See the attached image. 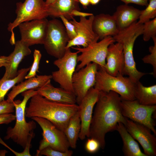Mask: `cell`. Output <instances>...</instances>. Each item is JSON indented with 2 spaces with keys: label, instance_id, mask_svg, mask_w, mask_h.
Wrapping results in <instances>:
<instances>
[{
  "label": "cell",
  "instance_id": "cell-1",
  "mask_svg": "<svg viewBox=\"0 0 156 156\" xmlns=\"http://www.w3.org/2000/svg\"><path fill=\"white\" fill-rule=\"evenodd\" d=\"M121 99L119 95L113 91H99L91 122L89 137L97 140L100 148L105 146L106 134L116 130L118 124L125 125L126 118L121 112Z\"/></svg>",
  "mask_w": 156,
  "mask_h": 156
},
{
  "label": "cell",
  "instance_id": "cell-2",
  "mask_svg": "<svg viewBox=\"0 0 156 156\" xmlns=\"http://www.w3.org/2000/svg\"><path fill=\"white\" fill-rule=\"evenodd\" d=\"M79 110L78 105L57 102L48 100L38 94L31 98L26 107L25 115L46 119L64 132L71 117Z\"/></svg>",
  "mask_w": 156,
  "mask_h": 156
},
{
  "label": "cell",
  "instance_id": "cell-3",
  "mask_svg": "<svg viewBox=\"0 0 156 156\" xmlns=\"http://www.w3.org/2000/svg\"><path fill=\"white\" fill-rule=\"evenodd\" d=\"M23 98L14 101L15 109L16 123L12 128L9 127L7 129L5 140L12 139L17 144L25 148L30 138L34 137V130L36 127L34 120L27 122L25 118V110L27 103L29 99L37 94V90H30L21 93Z\"/></svg>",
  "mask_w": 156,
  "mask_h": 156
},
{
  "label": "cell",
  "instance_id": "cell-4",
  "mask_svg": "<svg viewBox=\"0 0 156 156\" xmlns=\"http://www.w3.org/2000/svg\"><path fill=\"white\" fill-rule=\"evenodd\" d=\"M143 24L135 22L128 27L119 31L113 37L115 41L122 45L124 55L125 66L124 75H127L135 83L147 73L137 70L133 55L135 42L137 38L142 35Z\"/></svg>",
  "mask_w": 156,
  "mask_h": 156
},
{
  "label": "cell",
  "instance_id": "cell-5",
  "mask_svg": "<svg viewBox=\"0 0 156 156\" xmlns=\"http://www.w3.org/2000/svg\"><path fill=\"white\" fill-rule=\"evenodd\" d=\"M136 83L129 77L123 75L112 76L103 68H99L96 75L94 87L99 91H113L118 94L122 100H135Z\"/></svg>",
  "mask_w": 156,
  "mask_h": 156
},
{
  "label": "cell",
  "instance_id": "cell-6",
  "mask_svg": "<svg viewBox=\"0 0 156 156\" xmlns=\"http://www.w3.org/2000/svg\"><path fill=\"white\" fill-rule=\"evenodd\" d=\"M16 18L8 25V30L11 33L10 42L14 45L16 41L13 32L14 28L26 21L46 18L48 16L44 0H25L16 3Z\"/></svg>",
  "mask_w": 156,
  "mask_h": 156
},
{
  "label": "cell",
  "instance_id": "cell-7",
  "mask_svg": "<svg viewBox=\"0 0 156 156\" xmlns=\"http://www.w3.org/2000/svg\"><path fill=\"white\" fill-rule=\"evenodd\" d=\"M115 42L113 37L109 36L85 47H72L73 49L81 53L77 56V62L79 63L77 66L75 71L92 62L97 64L99 68H104L108 47Z\"/></svg>",
  "mask_w": 156,
  "mask_h": 156
},
{
  "label": "cell",
  "instance_id": "cell-8",
  "mask_svg": "<svg viewBox=\"0 0 156 156\" xmlns=\"http://www.w3.org/2000/svg\"><path fill=\"white\" fill-rule=\"evenodd\" d=\"M70 39L62 21L54 18L49 21L48 29L44 44L48 54L57 59L62 57Z\"/></svg>",
  "mask_w": 156,
  "mask_h": 156
},
{
  "label": "cell",
  "instance_id": "cell-9",
  "mask_svg": "<svg viewBox=\"0 0 156 156\" xmlns=\"http://www.w3.org/2000/svg\"><path fill=\"white\" fill-rule=\"evenodd\" d=\"M79 53L77 51H71L70 48L66 49L64 55L54 62V64L58 69L53 72L51 75L52 79L61 88L74 94L72 78L75 71Z\"/></svg>",
  "mask_w": 156,
  "mask_h": 156
},
{
  "label": "cell",
  "instance_id": "cell-10",
  "mask_svg": "<svg viewBox=\"0 0 156 156\" xmlns=\"http://www.w3.org/2000/svg\"><path fill=\"white\" fill-rule=\"evenodd\" d=\"M156 105H146L140 104L136 100H121V112L125 117L146 127L156 135L153 115Z\"/></svg>",
  "mask_w": 156,
  "mask_h": 156
},
{
  "label": "cell",
  "instance_id": "cell-11",
  "mask_svg": "<svg viewBox=\"0 0 156 156\" xmlns=\"http://www.w3.org/2000/svg\"><path fill=\"white\" fill-rule=\"evenodd\" d=\"M31 118L39 125L42 131V138L40 142L38 151L47 147L62 152L69 150L70 145L63 131L46 119L38 117Z\"/></svg>",
  "mask_w": 156,
  "mask_h": 156
},
{
  "label": "cell",
  "instance_id": "cell-12",
  "mask_svg": "<svg viewBox=\"0 0 156 156\" xmlns=\"http://www.w3.org/2000/svg\"><path fill=\"white\" fill-rule=\"evenodd\" d=\"M98 65L91 63L78 71H75L72 78V84L76 103H80L88 91L94 87Z\"/></svg>",
  "mask_w": 156,
  "mask_h": 156
},
{
  "label": "cell",
  "instance_id": "cell-13",
  "mask_svg": "<svg viewBox=\"0 0 156 156\" xmlns=\"http://www.w3.org/2000/svg\"><path fill=\"white\" fill-rule=\"evenodd\" d=\"M49 21L46 18L25 22L18 26L21 40L30 46L43 44L48 29Z\"/></svg>",
  "mask_w": 156,
  "mask_h": 156
},
{
  "label": "cell",
  "instance_id": "cell-14",
  "mask_svg": "<svg viewBox=\"0 0 156 156\" xmlns=\"http://www.w3.org/2000/svg\"><path fill=\"white\" fill-rule=\"evenodd\" d=\"M94 16L93 14L89 16L88 18L86 17H80L79 21L73 18L70 21L75 27L77 36L68 42L66 49L76 46L85 47L98 41L99 37L94 32L92 28Z\"/></svg>",
  "mask_w": 156,
  "mask_h": 156
},
{
  "label": "cell",
  "instance_id": "cell-15",
  "mask_svg": "<svg viewBox=\"0 0 156 156\" xmlns=\"http://www.w3.org/2000/svg\"><path fill=\"white\" fill-rule=\"evenodd\" d=\"M99 91L93 87L87 92L78 105L81 127L79 138L81 140L89 138L93 109L98 99Z\"/></svg>",
  "mask_w": 156,
  "mask_h": 156
},
{
  "label": "cell",
  "instance_id": "cell-16",
  "mask_svg": "<svg viewBox=\"0 0 156 156\" xmlns=\"http://www.w3.org/2000/svg\"><path fill=\"white\" fill-rule=\"evenodd\" d=\"M125 125L128 132L138 141L146 156L156 155V138L151 130L145 126L126 118Z\"/></svg>",
  "mask_w": 156,
  "mask_h": 156
},
{
  "label": "cell",
  "instance_id": "cell-17",
  "mask_svg": "<svg viewBox=\"0 0 156 156\" xmlns=\"http://www.w3.org/2000/svg\"><path fill=\"white\" fill-rule=\"evenodd\" d=\"M13 51L8 56L4 66L5 72L2 78L12 79L17 75L18 69L21 62L24 57L30 54L29 46L21 40L16 42Z\"/></svg>",
  "mask_w": 156,
  "mask_h": 156
},
{
  "label": "cell",
  "instance_id": "cell-18",
  "mask_svg": "<svg viewBox=\"0 0 156 156\" xmlns=\"http://www.w3.org/2000/svg\"><path fill=\"white\" fill-rule=\"evenodd\" d=\"M106 60L107 62L104 69L109 75L114 76L124 75L125 60L122 45L116 42L108 47Z\"/></svg>",
  "mask_w": 156,
  "mask_h": 156
},
{
  "label": "cell",
  "instance_id": "cell-19",
  "mask_svg": "<svg viewBox=\"0 0 156 156\" xmlns=\"http://www.w3.org/2000/svg\"><path fill=\"white\" fill-rule=\"evenodd\" d=\"M92 28L101 40L107 36H113L119 31L112 15L103 13L94 16Z\"/></svg>",
  "mask_w": 156,
  "mask_h": 156
},
{
  "label": "cell",
  "instance_id": "cell-20",
  "mask_svg": "<svg viewBox=\"0 0 156 156\" xmlns=\"http://www.w3.org/2000/svg\"><path fill=\"white\" fill-rule=\"evenodd\" d=\"M50 81L42 87L37 90V94L53 101L69 104L76 103L75 94L62 88L54 87Z\"/></svg>",
  "mask_w": 156,
  "mask_h": 156
},
{
  "label": "cell",
  "instance_id": "cell-21",
  "mask_svg": "<svg viewBox=\"0 0 156 156\" xmlns=\"http://www.w3.org/2000/svg\"><path fill=\"white\" fill-rule=\"evenodd\" d=\"M52 79L51 75H40L23 81L13 87L8 94L6 100L9 102H12L19 94L29 90H36L51 81Z\"/></svg>",
  "mask_w": 156,
  "mask_h": 156
},
{
  "label": "cell",
  "instance_id": "cell-22",
  "mask_svg": "<svg viewBox=\"0 0 156 156\" xmlns=\"http://www.w3.org/2000/svg\"><path fill=\"white\" fill-rule=\"evenodd\" d=\"M141 12L139 9L125 4L118 6L112 15L120 31L137 21Z\"/></svg>",
  "mask_w": 156,
  "mask_h": 156
},
{
  "label": "cell",
  "instance_id": "cell-23",
  "mask_svg": "<svg viewBox=\"0 0 156 156\" xmlns=\"http://www.w3.org/2000/svg\"><path fill=\"white\" fill-rule=\"evenodd\" d=\"M78 0H56L53 4L46 6L48 16L60 18L63 16L68 20L73 18L71 13L74 10L80 11Z\"/></svg>",
  "mask_w": 156,
  "mask_h": 156
},
{
  "label": "cell",
  "instance_id": "cell-24",
  "mask_svg": "<svg viewBox=\"0 0 156 156\" xmlns=\"http://www.w3.org/2000/svg\"><path fill=\"white\" fill-rule=\"evenodd\" d=\"M116 130L118 132L122 140V150L125 156H146L141 151L138 143L128 132L122 123L118 124Z\"/></svg>",
  "mask_w": 156,
  "mask_h": 156
},
{
  "label": "cell",
  "instance_id": "cell-25",
  "mask_svg": "<svg viewBox=\"0 0 156 156\" xmlns=\"http://www.w3.org/2000/svg\"><path fill=\"white\" fill-rule=\"evenodd\" d=\"M135 100L140 104L146 105H156V85L144 86L139 81L136 83Z\"/></svg>",
  "mask_w": 156,
  "mask_h": 156
},
{
  "label": "cell",
  "instance_id": "cell-26",
  "mask_svg": "<svg viewBox=\"0 0 156 156\" xmlns=\"http://www.w3.org/2000/svg\"><path fill=\"white\" fill-rule=\"evenodd\" d=\"M81 127V120L78 110L71 117L64 132L70 147L72 148L75 149L76 148Z\"/></svg>",
  "mask_w": 156,
  "mask_h": 156
},
{
  "label": "cell",
  "instance_id": "cell-27",
  "mask_svg": "<svg viewBox=\"0 0 156 156\" xmlns=\"http://www.w3.org/2000/svg\"><path fill=\"white\" fill-rule=\"evenodd\" d=\"M30 67L24 68L18 70L17 75L10 79H0V102L4 100V97L9 90L17 83L23 81L29 71Z\"/></svg>",
  "mask_w": 156,
  "mask_h": 156
},
{
  "label": "cell",
  "instance_id": "cell-28",
  "mask_svg": "<svg viewBox=\"0 0 156 156\" xmlns=\"http://www.w3.org/2000/svg\"><path fill=\"white\" fill-rule=\"evenodd\" d=\"M156 17V0H150L146 8L142 10L139 16L138 23L143 24Z\"/></svg>",
  "mask_w": 156,
  "mask_h": 156
},
{
  "label": "cell",
  "instance_id": "cell-29",
  "mask_svg": "<svg viewBox=\"0 0 156 156\" xmlns=\"http://www.w3.org/2000/svg\"><path fill=\"white\" fill-rule=\"evenodd\" d=\"M142 35L146 42L156 37V18L143 24Z\"/></svg>",
  "mask_w": 156,
  "mask_h": 156
},
{
  "label": "cell",
  "instance_id": "cell-30",
  "mask_svg": "<svg viewBox=\"0 0 156 156\" xmlns=\"http://www.w3.org/2000/svg\"><path fill=\"white\" fill-rule=\"evenodd\" d=\"M154 42L153 46L149 47L151 53L145 56L142 59L143 62L151 64L153 66V74L155 77L156 75V37L152 38Z\"/></svg>",
  "mask_w": 156,
  "mask_h": 156
},
{
  "label": "cell",
  "instance_id": "cell-31",
  "mask_svg": "<svg viewBox=\"0 0 156 156\" xmlns=\"http://www.w3.org/2000/svg\"><path fill=\"white\" fill-rule=\"evenodd\" d=\"M34 60L28 73L25 76V79H27L36 76L39 69V64L42 55L40 51L37 49L34 51L33 54Z\"/></svg>",
  "mask_w": 156,
  "mask_h": 156
},
{
  "label": "cell",
  "instance_id": "cell-32",
  "mask_svg": "<svg viewBox=\"0 0 156 156\" xmlns=\"http://www.w3.org/2000/svg\"><path fill=\"white\" fill-rule=\"evenodd\" d=\"M73 151L68 150L65 152H62L54 150L50 147L45 148L40 151H37L36 156L44 155L47 156H71Z\"/></svg>",
  "mask_w": 156,
  "mask_h": 156
},
{
  "label": "cell",
  "instance_id": "cell-33",
  "mask_svg": "<svg viewBox=\"0 0 156 156\" xmlns=\"http://www.w3.org/2000/svg\"><path fill=\"white\" fill-rule=\"evenodd\" d=\"M60 18L65 27L70 40L73 39L77 36V34L74 25L64 16H61Z\"/></svg>",
  "mask_w": 156,
  "mask_h": 156
},
{
  "label": "cell",
  "instance_id": "cell-34",
  "mask_svg": "<svg viewBox=\"0 0 156 156\" xmlns=\"http://www.w3.org/2000/svg\"><path fill=\"white\" fill-rule=\"evenodd\" d=\"M100 148V144L99 142L95 139L92 138L88 139L85 145L86 151L90 153L96 152Z\"/></svg>",
  "mask_w": 156,
  "mask_h": 156
},
{
  "label": "cell",
  "instance_id": "cell-35",
  "mask_svg": "<svg viewBox=\"0 0 156 156\" xmlns=\"http://www.w3.org/2000/svg\"><path fill=\"white\" fill-rule=\"evenodd\" d=\"M14 101L10 102L4 100L0 102V115L12 113L14 112Z\"/></svg>",
  "mask_w": 156,
  "mask_h": 156
},
{
  "label": "cell",
  "instance_id": "cell-36",
  "mask_svg": "<svg viewBox=\"0 0 156 156\" xmlns=\"http://www.w3.org/2000/svg\"><path fill=\"white\" fill-rule=\"evenodd\" d=\"M15 115L12 113L0 115V125L7 124L15 120Z\"/></svg>",
  "mask_w": 156,
  "mask_h": 156
},
{
  "label": "cell",
  "instance_id": "cell-37",
  "mask_svg": "<svg viewBox=\"0 0 156 156\" xmlns=\"http://www.w3.org/2000/svg\"><path fill=\"white\" fill-rule=\"evenodd\" d=\"M125 4L133 3L142 6H146L148 4V0H120Z\"/></svg>",
  "mask_w": 156,
  "mask_h": 156
},
{
  "label": "cell",
  "instance_id": "cell-38",
  "mask_svg": "<svg viewBox=\"0 0 156 156\" xmlns=\"http://www.w3.org/2000/svg\"><path fill=\"white\" fill-rule=\"evenodd\" d=\"M71 14L73 17L79 16L80 17H86L93 15V14L91 13L81 12L79 10H73Z\"/></svg>",
  "mask_w": 156,
  "mask_h": 156
},
{
  "label": "cell",
  "instance_id": "cell-39",
  "mask_svg": "<svg viewBox=\"0 0 156 156\" xmlns=\"http://www.w3.org/2000/svg\"><path fill=\"white\" fill-rule=\"evenodd\" d=\"M78 1L81 4L84 9L87 8L90 4V0H78Z\"/></svg>",
  "mask_w": 156,
  "mask_h": 156
},
{
  "label": "cell",
  "instance_id": "cell-40",
  "mask_svg": "<svg viewBox=\"0 0 156 156\" xmlns=\"http://www.w3.org/2000/svg\"><path fill=\"white\" fill-rule=\"evenodd\" d=\"M7 60V57L2 56L0 57V67L5 66Z\"/></svg>",
  "mask_w": 156,
  "mask_h": 156
},
{
  "label": "cell",
  "instance_id": "cell-41",
  "mask_svg": "<svg viewBox=\"0 0 156 156\" xmlns=\"http://www.w3.org/2000/svg\"><path fill=\"white\" fill-rule=\"evenodd\" d=\"M56 0H46L45 1L46 6L50 5L53 3Z\"/></svg>",
  "mask_w": 156,
  "mask_h": 156
},
{
  "label": "cell",
  "instance_id": "cell-42",
  "mask_svg": "<svg viewBox=\"0 0 156 156\" xmlns=\"http://www.w3.org/2000/svg\"><path fill=\"white\" fill-rule=\"evenodd\" d=\"M101 0H90V4L94 5L97 4Z\"/></svg>",
  "mask_w": 156,
  "mask_h": 156
},
{
  "label": "cell",
  "instance_id": "cell-43",
  "mask_svg": "<svg viewBox=\"0 0 156 156\" xmlns=\"http://www.w3.org/2000/svg\"><path fill=\"white\" fill-rule=\"evenodd\" d=\"M8 152L5 150H0V156H5Z\"/></svg>",
  "mask_w": 156,
  "mask_h": 156
}]
</instances>
